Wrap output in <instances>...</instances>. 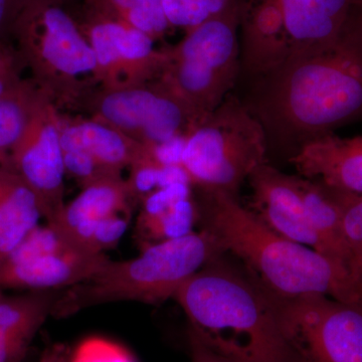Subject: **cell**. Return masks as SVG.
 <instances>
[{"label":"cell","mask_w":362,"mask_h":362,"mask_svg":"<svg viewBox=\"0 0 362 362\" xmlns=\"http://www.w3.org/2000/svg\"><path fill=\"white\" fill-rule=\"evenodd\" d=\"M250 110L271 147L291 150L362 119V16L337 44L292 51L259 78Z\"/></svg>","instance_id":"6da1fadb"},{"label":"cell","mask_w":362,"mask_h":362,"mask_svg":"<svg viewBox=\"0 0 362 362\" xmlns=\"http://www.w3.org/2000/svg\"><path fill=\"white\" fill-rule=\"evenodd\" d=\"M199 194L202 228L218 238L226 252L239 258L266 291L282 298L325 295L362 307L361 283L322 254L272 230L235 195Z\"/></svg>","instance_id":"7a4b0ae2"},{"label":"cell","mask_w":362,"mask_h":362,"mask_svg":"<svg viewBox=\"0 0 362 362\" xmlns=\"http://www.w3.org/2000/svg\"><path fill=\"white\" fill-rule=\"evenodd\" d=\"M225 256L197 271L173 297L187 314L188 330L235 362H301L265 290Z\"/></svg>","instance_id":"3957f363"},{"label":"cell","mask_w":362,"mask_h":362,"mask_svg":"<svg viewBox=\"0 0 362 362\" xmlns=\"http://www.w3.org/2000/svg\"><path fill=\"white\" fill-rule=\"evenodd\" d=\"M226 254L206 228L144 247L139 256L109 259L93 277L61 290L52 316L65 318L99 305L132 301L160 305L209 262Z\"/></svg>","instance_id":"277c9868"},{"label":"cell","mask_w":362,"mask_h":362,"mask_svg":"<svg viewBox=\"0 0 362 362\" xmlns=\"http://www.w3.org/2000/svg\"><path fill=\"white\" fill-rule=\"evenodd\" d=\"M11 37L30 80L59 110H77L96 87L94 52L70 6L61 0H30Z\"/></svg>","instance_id":"5b68a950"},{"label":"cell","mask_w":362,"mask_h":362,"mask_svg":"<svg viewBox=\"0 0 362 362\" xmlns=\"http://www.w3.org/2000/svg\"><path fill=\"white\" fill-rule=\"evenodd\" d=\"M247 8L240 0L166 47L168 62L154 82L185 105L197 123L225 101L240 73L239 30Z\"/></svg>","instance_id":"8992f818"},{"label":"cell","mask_w":362,"mask_h":362,"mask_svg":"<svg viewBox=\"0 0 362 362\" xmlns=\"http://www.w3.org/2000/svg\"><path fill=\"white\" fill-rule=\"evenodd\" d=\"M265 129L247 104L226 98L187 134L182 166L192 187L237 197L255 169L268 162Z\"/></svg>","instance_id":"52a82bcc"},{"label":"cell","mask_w":362,"mask_h":362,"mask_svg":"<svg viewBox=\"0 0 362 362\" xmlns=\"http://www.w3.org/2000/svg\"><path fill=\"white\" fill-rule=\"evenodd\" d=\"M266 293L300 361L362 362L361 306L320 294L282 298Z\"/></svg>","instance_id":"ba28073f"},{"label":"cell","mask_w":362,"mask_h":362,"mask_svg":"<svg viewBox=\"0 0 362 362\" xmlns=\"http://www.w3.org/2000/svg\"><path fill=\"white\" fill-rule=\"evenodd\" d=\"M77 111L107 124L143 145L187 134L197 124L187 107L156 82L126 87H95Z\"/></svg>","instance_id":"9c48e42d"},{"label":"cell","mask_w":362,"mask_h":362,"mask_svg":"<svg viewBox=\"0 0 362 362\" xmlns=\"http://www.w3.org/2000/svg\"><path fill=\"white\" fill-rule=\"evenodd\" d=\"M74 16L94 52L97 87L145 85L159 77L166 47H156L146 33L113 16L82 6Z\"/></svg>","instance_id":"30bf717a"},{"label":"cell","mask_w":362,"mask_h":362,"mask_svg":"<svg viewBox=\"0 0 362 362\" xmlns=\"http://www.w3.org/2000/svg\"><path fill=\"white\" fill-rule=\"evenodd\" d=\"M62 118L58 106L45 97L9 158V169L37 194L47 225L54 223L66 204Z\"/></svg>","instance_id":"8fae6325"},{"label":"cell","mask_w":362,"mask_h":362,"mask_svg":"<svg viewBox=\"0 0 362 362\" xmlns=\"http://www.w3.org/2000/svg\"><path fill=\"white\" fill-rule=\"evenodd\" d=\"M252 189L247 209L278 235L322 252L297 185L296 175H286L268 162L247 178ZM324 256V255H323Z\"/></svg>","instance_id":"7c38bea8"},{"label":"cell","mask_w":362,"mask_h":362,"mask_svg":"<svg viewBox=\"0 0 362 362\" xmlns=\"http://www.w3.org/2000/svg\"><path fill=\"white\" fill-rule=\"evenodd\" d=\"M110 258L68 247L52 254L0 265V290L58 291L85 282Z\"/></svg>","instance_id":"4fadbf2b"},{"label":"cell","mask_w":362,"mask_h":362,"mask_svg":"<svg viewBox=\"0 0 362 362\" xmlns=\"http://www.w3.org/2000/svg\"><path fill=\"white\" fill-rule=\"evenodd\" d=\"M296 177L324 256L362 284V268L350 249L343 225L344 214L357 194L342 192L320 180L298 175Z\"/></svg>","instance_id":"5bb4252c"},{"label":"cell","mask_w":362,"mask_h":362,"mask_svg":"<svg viewBox=\"0 0 362 362\" xmlns=\"http://www.w3.org/2000/svg\"><path fill=\"white\" fill-rule=\"evenodd\" d=\"M289 162L298 175L322 181L349 194H362V135L321 136L302 145Z\"/></svg>","instance_id":"9a60e30c"},{"label":"cell","mask_w":362,"mask_h":362,"mask_svg":"<svg viewBox=\"0 0 362 362\" xmlns=\"http://www.w3.org/2000/svg\"><path fill=\"white\" fill-rule=\"evenodd\" d=\"M240 73L265 77L288 59L292 45L279 0H261L240 23Z\"/></svg>","instance_id":"2e32d148"},{"label":"cell","mask_w":362,"mask_h":362,"mask_svg":"<svg viewBox=\"0 0 362 362\" xmlns=\"http://www.w3.org/2000/svg\"><path fill=\"white\" fill-rule=\"evenodd\" d=\"M292 51L337 44L361 13L359 0H279Z\"/></svg>","instance_id":"e0dca14e"},{"label":"cell","mask_w":362,"mask_h":362,"mask_svg":"<svg viewBox=\"0 0 362 362\" xmlns=\"http://www.w3.org/2000/svg\"><path fill=\"white\" fill-rule=\"evenodd\" d=\"M61 142L64 151L85 152L100 165L116 173H122L144 154L141 143L89 117L63 115Z\"/></svg>","instance_id":"ac0fdd59"},{"label":"cell","mask_w":362,"mask_h":362,"mask_svg":"<svg viewBox=\"0 0 362 362\" xmlns=\"http://www.w3.org/2000/svg\"><path fill=\"white\" fill-rule=\"evenodd\" d=\"M42 218L39 199L30 185L11 169L0 166V265Z\"/></svg>","instance_id":"d6986e66"},{"label":"cell","mask_w":362,"mask_h":362,"mask_svg":"<svg viewBox=\"0 0 362 362\" xmlns=\"http://www.w3.org/2000/svg\"><path fill=\"white\" fill-rule=\"evenodd\" d=\"M133 202L134 199L122 175L107 176L83 187L82 192L65 204L58 218L49 226L61 233L82 221L117 214L129 216Z\"/></svg>","instance_id":"ffe728a7"},{"label":"cell","mask_w":362,"mask_h":362,"mask_svg":"<svg viewBox=\"0 0 362 362\" xmlns=\"http://www.w3.org/2000/svg\"><path fill=\"white\" fill-rule=\"evenodd\" d=\"M59 291H30L6 296L0 290V337L32 340L47 316Z\"/></svg>","instance_id":"44dd1931"},{"label":"cell","mask_w":362,"mask_h":362,"mask_svg":"<svg viewBox=\"0 0 362 362\" xmlns=\"http://www.w3.org/2000/svg\"><path fill=\"white\" fill-rule=\"evenodd\" d=\"M47 97L30 78L0 96V166L9 169L11 152L20 142L40 102Z\"/></svg>","instance_id":"7402d4cb"},{"label":"cell","mask_w":362,"mask_h":362,"mask_svg":"<svg viewBox=\"0 0 362 362\" xmlns=\"http://www.w3.org/2000/svg\"><path fill=\"white\" fill-rule=\"evenodd\" d=\"M82 7L124 21L154 40L171 28L162 0H83Z\"/></svg>","instance_id":"603a6c76"},{"label":"cell","mask_w":362,"mask_h":362,"mask_svg":"<svg viewBox=\"0 0 362 362\" xmlns=\"http://www.w3.org/2000/svg\"><path fill=\"white\" fill-rule=\"evenodd\" d=\"M199 221V204L192 195L175 202L153 216H139L138 235L145 240V247H147L189 235L194 232V226Z\"/></svg>","instance_id":"cb8c5ba5"},{"label":"cell","mask_w":362,"mask_h":362,"mask_svg":"<svg viewBox=\"0 0 362 362\" xmlns=\"http://www.w3.org/2000/svg\"><path fill=\"white\" fill-rule=\"evenodd\" d=\"M128 218L129 216L126 214H117L100 220H88L59 235L80 251L105 254L122 239L128 228Z\"/></svg>","instance_id":"d4e9b609"},{"label":"cell","mask_w":362,"mask_h":362,"mask_svg":"<svg viewBox=\"0 0 362 362\" xmlns=\"http://www.w3.org/2000/svg\"><path fill=\"white\" fill-rule=\"evenodd\" d=\"M128 187L135 202H141L154 190L175 183H189L187 171L181 165L165 166L149 158L144 148V154L130 166Z\"/></svg>","instance_id":"484cf974"},{"label":"cell","mask_w":362,"mask_h":362,"mask_svg":"<svg viewBox=\"0 0 362 362\" xmlns=\"http://www.w3.org/2000/svg\"><path fill=\"white\" fill-rule=\"evenodd\" d=\"M240 0H162L171 28L185 32L226 11Z\"/></svg>","instance_id":"4316f807"},{"label":"cell","mask_w":362,"mask_h":362,"mask_svg":"<svg viewBox=\"0 0 362 362\" xmlns=\"http://www.w3.org/2000/svg\"><path fill=\"white\" fill-rule=\"evenodd\" d=\"M64 164L66 175H70L77 181L81 188L87 187L95 181L110 175H119L122 173H112L100 165L89 154L78 150L64 151Z\"/></svg>","instance_id":"83f0119b"},{"label":"cell","mask_w":362,"mask_h":362,"mask_svg":"<svg viewBox=\"0 0 362 362\" xmlns=\"http://www.w3.org/2000/svg\"><path fill=\"white\" fill-rule=\"evenodd\" d=\"M70 362H134L122 347L108 340L92 338L86 340L71 354Z\"/></svg>","instance_id":"f1b7e54d"},{"label":"cell","mask_w":362,"mask_h":362,"mask_svg":"<svg viewBox=\"0 0 362 362\" xmlns=\"http://www.w3.org/2000/svg\"><path fill=\"white\" fill-rule=\"evenodd\" d=\"M25 70L16 45L8 40H0V96L16 89L25 80L23 78Z\"/></svg>","instance_id":"f546056e"},{"label":"cell","mask_w":362,"mask_h":362,"mask_svg":"<svg viewBox=\"0 0 362 362\" xmlns=\"http://www.w3.org/2000/svg\"><path fill=\"white\" fill-rule=\"evenodd\" d=\"M187 134L176 136L173 139L157 143V144L144 145L145 151L149 158L160 165L182 166Z\"/></svg>","instance_id":"4dcf8cb0"},{"label":"cell","mask_w":362,"mask_h":362,"mask_svg":"<svg viewBox=\"0 0 362 362\" xmlns=\"http://www.w3.org/2000/svg\"><path fill=\"white\" fill-rule=\"evenodd\" d=\"M345 235L362 268V194L357 195L344 214Z\"/></svg>","instance_id":"1f68e13d"},{"label":"cell","mask_w":362,"mask_h":362,"mask_svg":"<svg viewBox=\"0 0 362 362\" xmlns=\"http://www.w3.org/2000/svg\"><path fill=\"white\" fill-rule=\"evenodd\" d=\"M28 1L30 0H0V40L11 37L14 26Z\"/></svg>","instance_id":"d6a6232c"},{"label":"cell","mask_w":362,"mask_h":362,"mask_svg":"<svg viewBox=\"0 0 362 362\" xmlns=\"http://www.w3.org/2000/svg\"><path fill=\"white\" fill-rule=\"evenodd\" d=\"M32 340L0 337V362H23Z\"/></svg>","instance_id":"836d02e7"},{"label":"cell","mask_w":362,"mask_h":362,"mask_svg":"<svg viewBox=\"0 0 362 362\" xmlns=\"http://www.w3.org/2000/svg\"><path fill=\"white\" fill-rule=\"evenodd\" d=\"M188 347L192 362H235L214 351L188 330Z\"/></svg>","instance_id":"e575fe53"},{"label":"cell","mask_w":362,"mask_h":362,"mask_svg":"<svg viewBox=\"0 0 362 362\" xmlns=\"http://www.w3.org/2000/svg\"><path fill=\"white\" fill-rule=\"evenodd\" d=\"M70 356L65 345H52L42 352L39 362H70Z\"/></svg>","instance_id":"d590c367"},{"label":"cell","mask_w":362,"mask_h":362,"mask_svg":"<svg viewBox=\"0 0 362 362\" xmlns=\"http://www.w3.org/2000/svg\"><path fill=\"white\" fill-rule=\"evenodd\" d=\"M61 1H63L64 4H66V6H71V4L78 1V0H61Z\"/></svg>","instance_id":"8d00e7d4"},{"label":"cell","mask_w":362,"mask_h":362,"mask_svg":"<svg viewBox=\"0 0 362 362\" xmlns=\"http://www.w3.org/2000/svg\"><path fill=\"white\" fill-rule=\"evenodd\" d=\"M359 4H361V13L362 16V0H359Z\"/></svg>","instance_id":"74e56055"}]
</instances>
